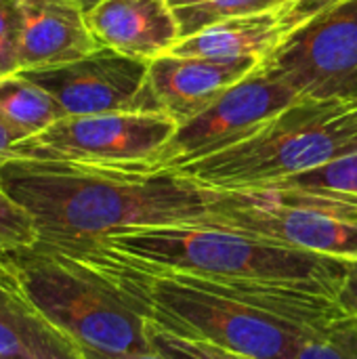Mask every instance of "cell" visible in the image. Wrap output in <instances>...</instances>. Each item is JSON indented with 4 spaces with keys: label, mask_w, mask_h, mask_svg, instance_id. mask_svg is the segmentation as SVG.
<instances>
[{
    "label": "cell",
    "mask_w": 357,
    "mask_h": 359,
    "mask_svg": "<svg viewBox=\"0 0 357 359\" xmlns=\"http://www.w3.org/2000/svg\"><path fill=\"white\" fill-rule=\"evenodd\" d=\"M149 63L112 48H99L74 63L21 74L53 95L65 118L154 114L162 109L149 84Z\"/></svg>",
    "instance_id": "cell-9"
},
{
    "label": "cell",
    "mask_w": 357,
    "mask_h": 359,
    "mask_svg": "<svg viewBox=\"0 0 357 359\" xmlns=\"http://www.w3.org/2000/svg\"><path fill=\"white\" fill-rule=\"evenodd\" d=\"M38 233L32 217L0 185V252L36 244Z\"/></svg>",
    "instance_id": "cell-19"
},
{
    "label": "cell",
    "mask_w": 357,
    "mask_h": 359,
    "mask_svg": "<svg viewBox=\"0 0 357 359\" xmlns=\"http://www.w3.org/2000/svg\"><path fill=\"white\" fill-rule=\"evenodd\" d=\"M61 118L65 111L55 97L21 72L0 78V128L13 145L44 133Z\"/></svg>",
    "instance_id": "cell-15"
},
{
    "label": "cell",
    "mask_w": 357,
    "mask_h": 359,
    "mask_svg": "<svg viewBox=\"0 0 357 359\" xmlns=\"http://www.w3.org/2000/svg\"><path fill=\"white\" fill-rule=\"evenodd\" d=\"M82 353H84V359H164L156 351H147V353H105V351L82 347Z\"/></svg>",
    "instance_id": "cell-24"
},
{
    "label": "cell",
    "mask_w": 357,
    "mask_h": 359,
    "mask_svg": "<svg viewBox=\"0 0 357 359\" xmlns=\"http://www.w3.org/2000/svg\"><path fill=\"white\" fill-rule=\"evenodd\" d=\"M337 301L347 316H357V259H351L347 265V273L339 288Z\"/></svg>",
    "instance_id": "cell-23"
},
{
    "label": "cell",
    "mask_w": 357,
    "mask_h": 359,
    "mask_svg": "<svg viewBox=\"0 0 357 359\" xmlns=\"http://www.w3.org/2000/svg\"><path fill=\"white\" fill-rule=\"evenodd\" d=\"M286 2H288V0H286Z\"/></svg>",
    "instance_id": "cell-28"
},
{
    "label": "cell",
    "mask_w": 357,
    "mask_h": 359,
    "mask_svg": "<svg viewBox=\"0 0 357 359\" xmlns=\"http://www.w3.org/2000/svg\"><path fill=\"white\" fill-rule=\"evenodd\" d=\"M86 21L103 48L143 61L170 53L181 38L170 0H103Z\"/></svg>",
    "instance_id": "cell-12"
},
{
    "label": "cell",
    "mask_w": 357,
    "mask_h": 359,
    "mask_svg": "<svg viewBox=\"0 0 357 359\" xmlns=\"http://www.w3.org/2000/svg\"><path fill=\"white\" fill-rule=\"evenodd\" d=\"M170 4L179 21L181 38H185L229 17L280 8L286 0H170Z\"/></svg>",
    "instance_id": "cell-16"
},
{
    "label": "cell",
    "mask_w": 357,
    "mask_h": 359,
    "mask_svg": "<svg viewBox=\"0 0 357 359\" xmlns=\"http://www.w3.org/2000/svg\"><path fill=\"white\" fill-rule=\"evenodd\" d=\"M177 124L162 111L67 116L13 145V158L101 170H162L158 156Z\"/></svg>",
    "instance_id": "cell-6"
},
{
    "label": "cell",
    "mask_w": 357,
    "mask_h": 359,
    "mask_svg": "<svg viewBox=\"0 0 357 359\" xmlns=\"http://www.w3.org/2000/svg\"><path fill=\"white\" fill-rule=\"evenodd\" d=\"M0 359H84L82 347L29 303L2 265Z\"/></svg>",
    "instance_id": "cell-13"
},
{
    "label": "cell",
    "mask_w": 357,
    "mask_h": 359,
    "mask_svg": "<svg viewBox=\"0 0 357 359\" xmlns=\"http://www.w3.org/2000/svg\"><path fill=\"white\" fill-rule=\"evenodd\" d=\"M347 0H288L286 4H282L278 8L280 15V25L284 29V36L292 29H297L299 25H303L305 21L318 17L320 13L339 6Z\"/></svg>",
    "instance_id": "cell-22"
},
{
    "label": "cell",
    "mask_w": 357,
    "mask_h": 359,
    "mask_svg": "<svg viewBox=\"0 0 357 359\" xmlns=\"http://www.w3.org/2000/svg\"><path fill=\"white\" fill-rule=\"evenodd\" d=\"M149 326V343L156 353H160L164 359H250L231 351H225L221 347H215L210 343L191 341L177 337L168 330H162L158 326Z\"/></svg>",
    "instance_id": "cell-18"
},
{
    "label": "cell",
    "mask_w": 357,
    "mask_h": 359,
    "mask_svg": "<svg viewBox=\"0 0 357 359\" xmlns=\"http://www.w3.org/2000/svg\"><path fill=\"white\" fill-rule=\"evenodd\" d=\"M0 185L27 210L38 244L55 248L90 246L107 236L210 217L217 189L177 168L101 170L59 162L8 160Z\"/></svg>",
    "instance_id": "cell-2"
},
{
    "label": "cell",
    "mask_w": 357,
    "mask_h": 359,
    "mask_svg": "<svg viewBox=\"0 0 357 359\" xmlns=\"http://www.w3.org/2000/svg\"><path fill=\"white\" fill-rule=\"evenodd\" d=\"M72 2H76V4H78L82 11H84V13H88V11H93L97 4H101L103 0H72Z\"/></svg>",
    "instance_id": "cell-26"
},
{
    "label": "cell",
    "mask_w": 357,
    "mask_h": 359,
    "mask_svg": "<svg viewBox=\"0 0 357 359\" xmlns=\"http://www.w3.org/2000/svg\"><path fill=\"white\" fill-rule=\"evenodd\" d=\"M103 48L72 0H21V72L74 63Z\"/></svg>",
    "instance_id": "cell-11"
},
{
    "label": "cell",
    "mask_w": 357,
    "mask_h": 359,
    "mask_svg": "<svg viewBox=\"0 0 357 359\" xmlns=\"http://www.w3.org/2000/svg\"><path fill=\"white\" fill-rule=\"evenodd\" d=\"M13 141H11V137L0 128V172H2V166L8 162V160H13Z\"/></svg>",
    "instance_id": "cell-25"
},
{
    "label": "cell",
    "mask_w": 357,
    "mask_h": 359,
    "mask_svg": "<svg viewBox=\"0 0 357 359\" xmlns=\"http://www.w3.org/2000/svg\"><path fill=\"white\" fill-rule=\"evenodd\" d=\"M259 65V57H179L166 53L149 63V84L160 109L181 126L208 109Z\"/></svg>",
    "instance_id": "cell-10"
},
{
    "label": "cell",
    "mask_w": 357,
    "mask_h": 359,
    "mask_svg": "<svg viewBox=\"0 0 357 359\" xmlns=\"http://www.w3.org/2000/svg\"><path fill=\"white\" fill-rule=\"evenodd\" d=\"M301 97L261 65L194 120L177 126L158 156V168H181L257 135Z\"/></svg>",
    "instance_id": "cell-8"
},
{
    "label": "cell",
    "mask_w": 357,
    "mask_h": 359,
    "mask_svg": "<svg viewBox=\"0 0 357 359\" xmlns=\"http://www.w3.org/2000/svg\"><path fill=\"white\" fill-rule=\"evenodd\" d=\"M0 265L29 303L80 347L147 353V320L109 284L76 261L42 246L0 252Z\"/></svg>",
    "instance_id": "cell-4"
},
{
    "label": "cell",
    "mask_w": 357,
    "mask_h": 359,
    "mask_svg": "<svg viewBox=\"0 0 357 359\" xmlns=\"http://www.w3.org/2000/svg\"><path fill=\"white\" fill-rule=\"evenodd\" d=\"M21 72V0H0V78Z\"/></svg>",
    "instance_id": "cell-21"
},
{
    "label": "cell",
    "mask_w": 357,
    "mask_h": 359,
    "mask_svg": "<svg viewBox=\"0 0 357 359\" xmlns=\"http://www.w3.org/2000/svg\"><path fill=\"white\" fill-rule=\"evenodd\" d=\"M261 67L301 99L357 101V0L288 32Z\"/></svg>",
    "instance_id": "cell-7"
},
{
    "label": "cell",
    "mask_w": 357,
    "mask_h": 359,
    "mask_svg": "<svg viewBox=\"0 0 357 359\" xmlns=\"http://www.w3.org/2000/svg\"><path fill=\"white\" fill-rule=\"evenodd\" d=\"M97 244L307 326L324 328L347 316L337 301L347 259L206 223L141 227Z\"/></svg>",
    "instance_id": "cell-1"
},
{
    "label": "cell",
    "mask_w": 357,
    "mask_h": 359,
    "mask_svg": "<svg viewBox=\"0 0 357 359\" xmlns=\"http://www.w3.org/2000/svg\"><path fill=\"white\" fill-rule=\"evenodd\" d=\"M280 183L299 185V187H324V189L357 194V154L339 158L326 166H320L311 172H305V175H299V177H292V179H286Z\"/></svg>",
    "instance_id": "cell-20"
},
{
    "label": "cell",
    "mask_w": 357,
    "mask_h": 359,
    "mask_svg": "<svg viewBox=\"0 0 357 359\" xmlns=\"http://www.w3.org/2000/svg\"><path fill=\"white\" fill-rule=\"evenodd\" d=\"M278 8L229 17L191 36L179 38L170 55L179 57H259L261 61L282 42Z\"/></svg>",
    "instance_id": "cell-14"
},
{
    "label": "cell",
    "mask_w": 357,
    "mask_h": 359,
    "mask_svg": "<svg viewBox=\"0 0 357 359\" xmlns=\"http://www.w3.org/2000/svg\"><path fill=\"white\" fill-rule=\"evenodd\" d=\"M206 225H219L292 248L357 259V194L274 183L217 189Z\"/></svg>",
    "instance_id": "cell-5"
},
{
    "label": "cell",
    "mask_w": 357,
    "mask_h": 359,
    "mask_svg": "<svg viewBox=\"0 0 357 359\" xmlns=\"http://www.w3.org/2000/svg\"><path fill=\"white\" fill-rule=\"evenodd\" d=\"M351 318H353V320H356V324H357V316H351Z\"/></svg>",
    "instance_id": "cell-27"
},
{
    "label": "cell",
    "mask_w": 357,
    "mask_h": 359,
    "mask_svg": "<svg viewBox=\"0 0 357 359\" xmlns=\"http://www.w3.org/2000/svg\"><path fill=\"white\" fill-rule=\"evenodd\" d=\"M295 359H357V324L345 316L303 343Z\"/></svg>",
    "instance_id": "cell-17"
},
{
    "label": "cell",
    "mask_w": 357,
    "mask_h": 359,
    "mask_svg": "<svg viewBox=\"0 0 357 359\" xmlns=\"http://www.w3.org/2000/svg\"><path fill=\"white\" fill-rule=\"evenodd\" d=\"M351 154H357V101L299 99L250 139L177 170L213 189H252Z\"/></svg>",
    "instance_id": "cell-3"
}]
</instances>
